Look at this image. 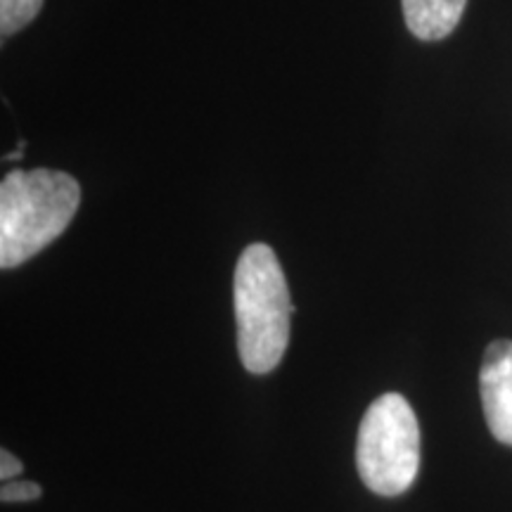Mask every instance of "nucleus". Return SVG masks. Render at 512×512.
<instances>
[{
    "label": "nucleus",
    "mask_w": 512,
    "mask_h": 512,
    "mask_svg": "<svg viewBox=\"0 0 512 512\" xmlns=\"http://www.w3.org/2000/svg\"><path fill=\"white\" fill-rule=\"evenodd\" d=\"M356 467L377 496H401L420 470V425L401 394H382L370 403L358 427Z\"/></svg>",
    "instance_id": "7ed1b4c3"
},
{
    "label": "nucleus",
    "mask_w": 512,
    "mask_h": 512,
    "mask_svg": "<svg viewBox=\"0 0 512 512\" xmlns=\"http://www.w3.org/2000/svg\"><path fill=\"white\" fill-rule=\"evenodd\" d=\"M43 0H0V34L8 38L36 19Z\"/></svg>",
    "instance_id": "423d86ee"
},
{
    "label": "nucleus",
    "mask_w": 512,
    "mask_h": 512,
    "mask_svg": "<svg viewBox=\"0 0 512 512\" xmlns=\"http://www.w3.org/2000/svg\"><path fill=\"white\" fill-rule=\"evenodd\" d=\"M403 19L420 41H441L451 36L463 17L467 0H401Z\"/></svg>",
    "instance_id": "39448f33"
},
{
    "label": "nucleus",
    "mask_w": 512,
    "mask_h": 512,
    "mask_svg": "<svg viewBox=\"0 0 512 512\" xmlns=\"http://www.w3.org/2000/svg\"><path fill=\"white\" fill-rule=\"evenodd\" d=\"M22 470H24V465L19 463L17 456H12L10 451L0 453V477H3V482H10V479L22 475Z\"/></svg>",
    "instance_id": "6e6552de"
},
{
    "label": "nucleus",
    "mask_w": 512,
    "mask_h": 512,
    "mask_svg": "<svg viewBox=\"0 0 512 512\" xmlns=\"http://www.w3.org/2000/svg\"><path fill=\"white\" fill-rule=\"evenodd\" d=\"M479 392L486 425L501 444L512 446V342L496 339L479 370Z\"/></svg>",
    "instance_id": "20e7f679"
},
{
    "label": "nucleus",
    "mask_w": 512,
    "mask_h": 512,
    "mask_svg": "<svg viewBox=\"0 0 512 512\" xmlns=\"http://www.w3.org/2000/svg\"><path fill=\"white\" fill-rule=\"evenodd\" d=\"M81 204V185L55 169H15L0 183V268H15L60 238Z\"/></svg>",
    "instance_id": "f03ea898"
},
{
    "label": "nucleus",
    "mask_w": 512,
    "mask_h": 512,
    "mask_svg": "<svg viewBox=\"0 0 512 512\" xmlns=\"http://www.w3.org/2000/svg\"><path fill=\"white\" fill-rule=\"evenodd\" d=\"M43 489L34 482H15V479H10V482H3V489H0V498H3V503H27V501H36V498H41Z\"/></svg>",
    "instance_id": "0eeeda50"
},
{
    "label": "nucleus",
    "mask_w": 512,
    "mask_h": 512,
    "mask_svg": "<svg viewBox=\"0 0 512 512\" xmlns=\"http://www.w3.org/2000/svg\"><path fill=\"white\" fill-rule=\"evenodd\" d=\"M235 320L242 366L254 375H266L280 366L294 304L278 256L264 242H254L240 254L235 266Z\"/></svg>",
    "instance_id": "f257e3e1"
}]
</instances>
